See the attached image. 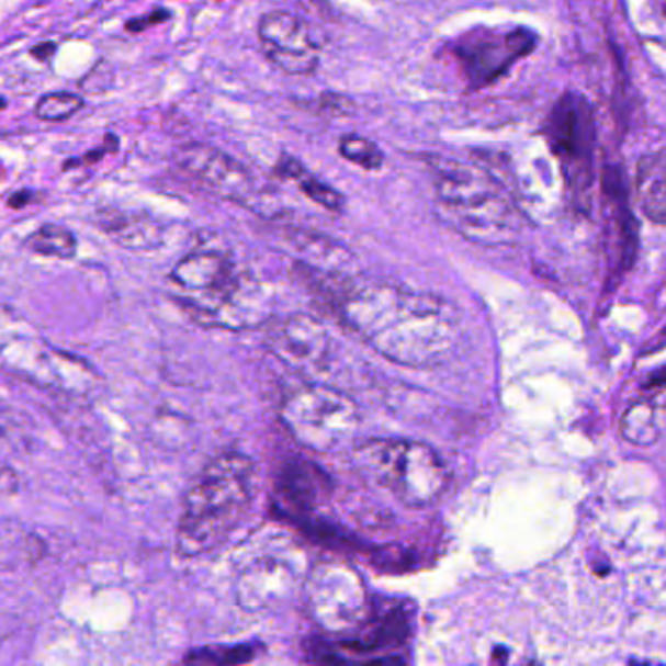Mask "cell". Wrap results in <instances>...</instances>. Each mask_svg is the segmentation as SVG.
Segmentation results:
<instances>
[{"mask_svg": "<svg viewBox=\"0 0 666 666\" xmlns=\"http://www.w3.org/2000/svg\"><path fill=\"white\" fill-rule=\"evenodd\" d=\"M280 415L300 444L320 453L350 444L362 425L354 399L327 385L297 387L285 397Z\"/></svg>", "mask_w": 666, "mask_h": 666, "instance_id": "5b68a950", "label": "cell"}, {"mask_svg": "<svg viewBox=\"0 0 666 666\" xmlns=\"http://www.w3.org/2000/svg\"><path fill=\"white\" fill-rule=\"evenodd\" d=\"M665 430L663 392L633 400L620 420V434L625 442L640 448L657 444Z\"/></svg>", "mask_w": 666, "mask_h": 666, "instance_id": "5bb4252c", "label": "cell"}, {"mask_svg": "<svg viewBox=\"0 0 666 666\" xmlns=\"http://www.w3.org/2000/svg\"><path fill=\"white\" fill-rule=\"evenodd\" d=\"M637 200L643 215L657 225H663L666 219V167L665 151L645 155L637 165Z\"/></svg>", "mask_w": 666, "mask_h": 666, "instance_id": "2e32d148", "label": "cell"}, {"mask_svg": "<svg viewBox=\"0 0 666 666\" xmlns=\"http://www.w3.org/2000/svg\"><path fill=\"white\" fill-rule=\"evenodd\" d=\"M26 247L42 257L72 258L77 255V239L69 229L55 223H45L26 240Z\"/></svg>", "mask_w": 666, "mask_h": 666, "instance_id": "d6986e66", "label": "cell"}, {"mask_svg": "<svg viewBox=\"0 0 666 666\" xmlns=\"http://www.w3.org/2000/svg\"><path fill=\"white\" fill-rule=\"evenodd\" d=\"M302 583V573L285 557H262L255 561L237 583V600L245 610L260 612L282 605Z\"/></svg>", "mask_w": 666, "mask_h": 666, "instance_id": "4fadbf2b", "label": "cell"}, {"mask_svg": "<svg viewBox=\"0 0 666 666\" xmlns=\"http://www.w3.org/2000/svg\"><path fill=\"white\" fill-rule=\"evenodd\" d=\"M252 657H255V648L250 645L207 647L188 653L184 663L188 665H235V663H247Z\"/></svg>", "mask_w": 666, "mask_h": 666, "instance_id": "7402d4cb", "label": "cell"}, {"mask_svg": "<svg viewBox=\"0 0 666 666\" xmlns=\"http://www.w3.org/2000/svg\"><path fill=\"white\" fill-rule=\"evenodd\" d=\"M436 212L467 240L483 247L512 245L522 235V215L497 182L465 165L444 162L434 174Z\"/></svg>", "mask_w": 666, "mask_h": 666, "instance_id": "3957f363", "label": "cell"}, {"mask_svg": "<svg viewBox=\"0 0 666 666\" xmlns=\"http://www.w3.org/2000/svg\"><path fill=\"white\" fill-rule=\"evenodd\" d=\"M57 52V45L52 42H44V44H37L32 47V55L36 57L37 61L47 63L54 57Z\"/></svg>", "mask_w": 666, "mask_h": 666, "instance_id": "d4e9b609", "label": "cell"}, {"mask_svg": "<svg viewBox=\"0 0 666 666\" xmlns=\"http://www.w3.org/2000/svg\"><path fill=\"white\" fill-rule=\"evenodd\" d=\"M84 106V100L72 92H49L37 100L36 117L42 122H65L75 116L80 108Z\"/></svg>", "mask_w": 666, "mask_h": 666, "instance_id": "44dd1931", "label": "cell"}, {"mask_svg": "<svg viewBox=\"0 0 666 666\" xmlns=\"http://www.w3.org/2000/svg\"><path fill=\"white\" fill-rule=\"evenodd\" d=\"M255 462L242 453H223L190 485L177 530L180 557L194 560L217 550L249 512L255 498Z\"/></svg>", "mask_w": 666, "mask_h": 666, "instance_id": "7a4b0ae2", "label": "cell"}, {"mask_svg": "<svg viewBox=\"0 0 666 666\" xmlns=\"http://www.w3.org/2000/svg\"><path fill=\"white\" fill-rule=\"evenodd\" d=\"M533 45L535 37L528 30L479 32L462 42L455 52L471 82L483 87L505 75L518 59L532 52Z\"/></svg>", "mask_w": 666, "mask_h": 666, "instance_id": "8fae6325", "label": "cell"}, {"mask_svg": "<svg viewBox=\"0 0 666 666\" xmlns=\"http://www.w3.org/2000/svg\"><path fill=\"white\" fill-rule=\"evenodd\" d=\"M543 135L573 194H587L595 178V120L587 100L577 92L565 94L545 120Z\"/></svg>", "mask_w": 666, "mask_h": 666, "instance_id": "52a82bcc", "label": "cell"}, {"mask_svg": "<svg viewBox=\"0 0 666 666\" xmlns=\"http://www.w3.org/2000/svg\"><path fill=\"white\" fill-rule=\"evenodd\" d=\"M307 612L320 630L345 635L370 620L364 578L345 561H320L303 580Z\"/></svg>", "mask_w": 666, "mask_h": 666, "instance_id": "8992f818", "label": "cell"}, {"mask_svg": "<svg viewBox=\"0 0 666 666\" xmlns=\"http://www.w3.org/2000/svg\"><path fill=\"white\" fill-rule=\"evenodd\" d=\"M170 19L169 10H155L151 14H147V16H143V19H135L127 24V30L129 32H143L145 27L153 26V24H159V22H167Z\"/></svg>", "mask_w": 666, "mask_h": 666, "instance_id": "603a6c76", "label": "cell"}, {"mask_svg": "<svg viewBox=\"0 0 666 666\" xmlns=\"http://www.w3.org/2000/svg\"><path fill=\"white\" fill-rule=\"evenodd\" d=\"M270 348L285 365L307 375L325 372L332 355L329 330L309 315H292L275 325Z\"/></svg>", "mask_w": 666, "mask_h": 666, "instance_id": "7c38bea8", "label": "cell"}, {"mask_svg": "<svg viewBox=\"0 0 666 666\" xmlns=\"http://www.w3.org/2000/svg\"><path fill=\"white\" fill-rule=\"evenodd\" d=\"M345 319L365 342L393 364L432 368L452 354L460 338V315L442 297L390 284L350 292Z\"/></svg>", "mask_w": 666, "mask_h": 666, "instance_id": "6da1fadb", "label": "cell"}, {"mask_svg": "<svg viewBox=\"0 0 666 666\" xmlns=\"http://www.w3.org/2000/svg\"><path fill=\"white\" fill-rule=\"evenodd\" d=\"M16 487H19L16 473L7 465H0V493H12Z\"/></svg>", "mask_w": 666, "mask_h": 666, "instance_id": "cb8c5ba5", "label": "cell"}, {"mask_svg": "<svg viewBox=\"0 0 666 666\" xmlns=\"http://www.w3.org/2000/svg\"><path fill=\"white\" fill-rule=\"evenodd\" d=\"M99 225L110 239L127 249H155L162 237L159 223L147 214H124L112 210L99 215Z\"/></svg>", "mask_w": 666, "mask_h": 666, "instance_id": "e0dca14e", "label": "cell"}, {"mask_svg": "<svg viewBox=\"0 0 666 666\" xmlns=\"http://www.w3.org/2000/svg\"><path fill=\"white\" fill-rule=\"evenodd\" d=\"M174 162L217 196L237 204L250 205L257 202L258 188L255 178L240 162L227 153L204 143L182 145L174 151Z\"/></svg>", "mask_w": 666, "mask_h": 666, "instance_id": "9c48e42d", "label": "cell"}, {"mask_svg": "<svg viewBox=\"0 0 666 666\" xmlns=\"http://www.w3.org/2000/svg\"><path fill=\"white\" fill-rule=\"evenodd\" d=\"M280 177L294 178L303 194L313 200L315 204L323 205L325 210L335 212V214L342 212V207H345L342 194L335 188L329 187L327 182H323L320 178L312 174L309 170L303 169L297 160L285 159L280 167Z\"/></svg>", "mask_w": 666, "mask_h": 666, "instance_id": "ac0fdd59", "label": "cell"}, {"mask_svg": "<svg viewBox=\"0 0 666 666\" xmlns=\"http://www.w3.org/2000/svg\"><path fill=\"white\" fill-rule=\"evenodd\" d=\"M258 39L268 61L285 75L305 77L319 67V45L292 12L274 10L264 14L258 22Z\"/></svg>", "mask_w": 666, "mask_h": 666, "instance_id": "30bf717a", "label": "cell"}, {"mask_svg": "<svg viewBox=\"0 0 666 666\" xmlns=\"http://www.w3.org/2000/svg\"><path fill=\"white\" fill-rule=\"evenodd\" d=\"M30 200H32V194L27 190H24V192H19V194L10 197L9 205L10 207H24Z\"/></svg>", "mask_w": 666, "mask_h": 666, "instance_id": "484cf974", "label": "cell"}, {"mask_svg": "<svg viewBox=\"0 0 666 666\" xmlns=\"http://www.w3.org/2000/svg\"><path fill=\"white\" fill-rule=\"evenodd\" d=\"M355 470L409 508L434 505L448 487V467L430 445L413 440H365L355 445Z\"/></svg>", "mask_w": 666, "mask_h": 666, "instance_id": "277c9868", "label": "cell"}, {"mask_svg": "<svg viewBox=\"0 0 666 666\" xmlns=\"http://www.w3.org/2000/svg\"><path fill=\"white\" fill-rule=\"evenodd\" d=\"M170 280L182 292L184 305L212 319L222 317L239 294V275L232 260L214 250H200L182 258Z\"/></svg>", "mask_w": 666, "mask_h": 666, "instance_id": "ba28073f", "label": "cell"}, {"mask_svg": "<svg viewBox=\"0 0 666 666\" xmlns=\"http://www.w3.org/2000/svg\"><path fill=\"white\" fill-rule=\"evenodd\" d=\"M338 151L348 160L354 162L360 169L380 170L385 162L382 149L375 143L360 137V135H347L338 143Z\"/></svg>", "mask_w": 666, "mask_h": 666, "instance_id": "ffe728a7", "label": "cell"}, {"mask_svg": "<svg viewBox=\"0 0 666 666\" xmlns=\"http://www.w3.org/2000/svg\"><path fill=\"white\" fill-rule=\"evenodd\" d=\"M327 477L309 463L292 462L285 465L278 479V495L292 510H312L319 503Z\"/></svg>", "mask_w": 666, "mask_h": 666, "instance_id": "9a60e30c", "label": "cell"}]
</instances>
